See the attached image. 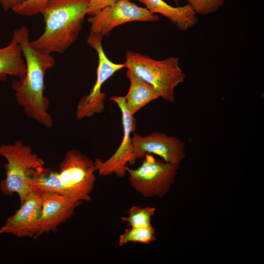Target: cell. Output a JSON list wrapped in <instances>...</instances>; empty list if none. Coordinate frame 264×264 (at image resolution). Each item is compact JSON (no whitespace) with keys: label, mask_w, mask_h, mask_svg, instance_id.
Segmentation results:
<instances>
[{"label":"cell","mask_w":264,"mask_h":264,"mask_svg":"<svg viewBox=\"0 0 264 264\" xmlns=\"http://www.w3.org/2000/svg\"><path fill=\"white\" fill-rule=\"evenodd\" d=\"M125 68L152 86L160 98L170 103L175 101V89L186 78L177 57L170 56L161 60L128 51L125 54Z\"/></svg>","instance_id":"obj_5"},{"label":"cell","mask_w":264,"mask_h":264,"mask_svg":"<svg viewBox=\"0 0 264 264\" xmlns=\"http://www.w3.org/2000/svg\"><path fill=\"white\" fill-rule=\"evenodd\" d=\"M0 156L7 161L4 165L5 178L0 183V190L5 196L17 194L22 204L33 190V179L44 170V162L20 140L1 145Z\"/></svg>","instance_id":"obj_4"},{"label":"cell","mask_w":264,"mask_h":264,"mask_svg":"<svg viewBox=\"0 0 264 264\" xmlns=\"http://www.w3.org/2000/svg\"><path fill=\"white\" fill-rule=\"evenodd\" d=\"M26 72V64L20 44L12 40L0 48V81H4L8 76L22 79Z\"/></svg>","instance_id":"obj_15"},{"label":"cell","mask_w":264,"mask_h":264,"mask_svg":"<svg viewBox=\"0 0 264 264\" xmlns=\"http://www.w3.org/2000/svg\"><path fill=\"white\" fill-rule=\"evenodd\" d=\"M188 2L197 14L206 16L213 14L222 7L224 0H184Z\"/></svg>","instance_id":"obj_18"},{"label":"cell","mask_w":264,"mask_h":264,"mask_svg":"<svg viewBox=\"0 0 264 264\" xmlns=\"http://www.w3.org/2000/svg\"><path fill=\"white\" fill-rule=\"evenodd\" d=\"M127 217H123L121 220L130 227H150L153 225L151 220L155 213L153 207L133 206L127 211Z\"/></svg>","instance_id":"obj_17"},{"label":"cell","mask_w":264,"mask_h":264,"mask_svg":"<svg viewBox=\"0 0 264 264\" xmlns=\"http://www.w3.org/2000/svg\"><path fill=\"white\" fill-rule=\"evenodd\" d=\"M59 172L45 168L33 180V190L60 194L83 202L91 200L96 169L94 161L78 150L68 151Z\"/></svg>","instance_id":"obj_3"},{"label":"cell","mask_w":264,"mask_h":264,"mask_svg":"<svg viewBox=\"0 0 264 264\" xmlns=\"http://www.w3.org/2000/svg\"><path fill=\"white\" fill-rule=\"evenodd\" d=\"M154 14H159L169 20L179 30L187 31L198 22L197 13L187 3L182 6H173L163 0H137Z\"/></svg>","instance_id":"obj_13"},{"label":"cell","mask_w":264,"mask_h":264,"mask_svg":"<svg viewBox=\"0 0 264 264\" xmlns=\"http://www.w3.org/2000/svg\"><path fill=\"white\" fill-rule=\"evenodd\" d=\"M176 4H178L179 0H172Z\"/></svg>","instance_id":"obj_22"},{"label":"cell","mask_w":264,"mask_h":264,"mask_svg":"<svg viewBox=\"0 0 264 264\" xmlns=\"http://www.w3.org/2000/svg\"><path fill=\"white\" fill-rule=\"evenodd\" d=\"M155 240V230L153 226L150 227H130L119 235L118 244L121 247L130 242L148 244Z\"/></svg>","instance_id":"obj_16"},{"label":"cell","mask_w":264,"mask_h":264,"mask_svg":"<svg viewBox=\"0 0 264 264\" xmlns=\"http://www.w3.org/2000/svg\"><path fill=\"white\" fill-rule=\"evenodd\" d=\"M126 74L130 86L124 98L127 109L133 115L148 104L160 98V95L152 86L130 70L127 69Z\"/></svg>","instance_id":"obj_14"},{"label":"cell","mask_w":264,"mask_h":264,"mask_svg":"<svg viewBox=\"0 0 264 264\" xmlns=\"http://www.w3.org/2000/svg\"><path fill=\"white\" fill-rule=\"evenodd\" d=\"M49 0H24L12 10L19 15L30 17L40 14Z\"/></svg>","instance_id":"obj_19"},{"label":"cell","mask_w":264,"mask_h":264,"mask_svg":"<svg viewBox=\"0 0 264 264\" xmlns=\"http://www.w3.org/2000/svg\"><path fill=\"white\" fill-rule=\"evenodd\" d=\"M40 192L43 199L42 207L38 232L34 239L57 231L59 225L71 218L75 209L82 203L58 193Z\"/></svg>","instance_id":"obj_11"},{"label":"cell","mask_w":264,"mask_h":264,"mask_svg":"<svg viewBox=\"0 0 264 264\" xmlns=\"http://www.w3.org/2000/svg\"><path fill=\"white\" fill-rule=\"evenodd\" d=\"M132 139L135 163L146 154H153L161 157L166 162L178 166L185 156V144L175 136L158 132L143 136L133 132Z\"/></svg>","instance_id":"obj_9"},{"label":"cell","mask_w":264,"mask_h":264,"mask_svg":"<svg viewBox=\"0 0 264 264\" xmlns=\"http://www.w3.org/2000/svg\"><path fill=\"white\" fill-rule=\"evenodd\" d=\"M110 99L115 103L121 110L123 138L120 145L110 157L104 161L97 158L94 164L100 176H106L115 174L118 177H122L127 173V164L132 165L135 163L131 134L136 129V120L127 108L124 96H113Z\"/></svg>","instance_id":"obj_8"},{"label":"cell","mask_w":264,"mask_h":264,"mask_svg":"<svg viewBox=\"0 0 264 264\" xmlns=\"http://www.w3.org/2000/svg\"><path fill=\"white\" fill-rule=\"evenodd\" d=\"M158 16L146 7L139 6L131 0H118L88 19L90 24L89 34L103 39L115 27L132 22H156Z\"/></svg>","instance_id":"obj_7"},{"label":"cell","mask_w":264,"mask_h":264,"mask_svg":"<svg viewBox=\"0 0 264 264\" xmlns=\"http://www.w3.org/2000/svg\"><path fill=\"white\" fill-rule=\"evenodd\" d=\"M118 0H89L87 15L91 16L104 7L111 4Z\"/></svg>","instance_id":"obj_20"},{"label":"cell","mask_w":264,"mask_h":264,"mask_svg":"<svg viewBox=\"0 0 264 264\" xmlns=\"http://www.w3.org/2000/svg\"><path fill=\"white\" fill-rule=\"evenodd\" d=\"M24 0H0V4L5 11L12 10Z\"/></svg>","instance_id":"obj_21"},{"label":"cell","mask_w":264,"mask_h":264,"mask_svg":"<svg viewBox=\"0 0 264 264\" xmlns=\"http://www.w3.org/2000/svg\"><path fill=\"white\" fill-rule=\"evenodd\" d=\"M41 192L33 190L25 197L21 207L0 227V235L10 234L19 238H34L42 207Z\"/></svg>","instance_id":"obj_10"},{"label":"cell","mask_w":264,"mask_h":264,"mask_svg":"<svg viewBox=\"0 0 264 264\" xmlns=\"http://www.w3.org/2000/svg\"><path fill=\"white\" fill-rule=\"evenodd\" d=\"M88 5L89 0H49L41 13L44 31L31 46L49 54L65 53L78 38Z\"/></svg>","instance_id":"obj_2"},{"label":"cell","mask_w":264,"mask_h":264,"mask_svg":"<svg viewBox=\"0 0 264 264\" xmlns=\"http://www.w3.org/2000/svg\"><path fill=\"white\" fill-rule=\"evenodd\" d=\"M136 169L127 168L132 187L145 198L162 197L174 182L178 166L162 161L148 154Z\"/></svg>","instance_id":"obj_6"},{"label":"cell","mask_w":264,"mask_h":264,"mask_svg":"<svg viewBox=\"0 0 264 264\" xmlns=\"http://www.w3.org/2000/svg\"><path fill=\"white\" fill-rule=\"evenodd\" d=\"M27 28L22 26L14 30L12 37L20 44L26 64V72L22 79L13 80L12 88L17 103L25 113L39 124L50 128L53 119L48 113L49 100L44 95L46 71L53 67L55 61L51 55L33 47Z\"/></svg>","instance_id":"obj_1"},{"label":"cell","mask_w":264,"mask_h":264,"mask_svg":"<svg viewBox=\"0 0 264 264\" xmlns=\"http://www.w3.org/2000/svg\"><path fill=\"white\" fill-rule=\"evenodd\" d=\"M102 39L90 34L87 39L88 44L95 50L98 59L96 81L89 93L87 95L88 99L91 102H99L103 99L106 93L101 91L103 85L116 72L125 68L124 63H115L109 59L102 46Z\"/></svg>","instance_id":"obj_12"}]
</instances>
